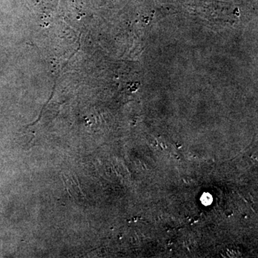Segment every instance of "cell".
<instances>
[{
	"label": "cell",
	"instance_id": "1",
	"mask_svg": "<svg viewBox=\"0 0 258 258\" xmlns=\"http://www.w3.org/2000/svg\"><path fill=\"white\" fill-rule=\"evenodd\" d=\"M202 203L205 205H210L211 202H212V197L209 194H206V195H203V197L201 199Z\"/></svg>",
	"mask_w": 258,
	"mask_h": 258
}]
</instances>
